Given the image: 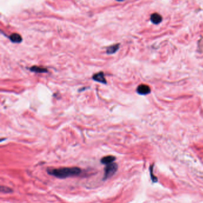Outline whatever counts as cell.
Here are the masks:
<instances>
[{"mask_svg":"<svg viewBox=\"0 0 203 203\" xmlns=\"http://www.w3.org/2000/svg\"><path fill=\"white\" fill-rule=\"evenodd\" d=\"M82 170L77 167H60L57 169H48L47 173L50 175L53 176L59 179H65L69 177L78 176L80 174Z\"/></svg>","mask_w":203,"mask_h":203,"instance_id":"obj_1","label":"cell"},{"mask_svg":"<svg viewBox=\"0 0 203 203\" xmlns=\"http://www.w3.org/2000/svg\"><path fill=\"white\" fill-rule=\"evenodd\" d=\"M118 169V166L116 163H113L107 165H105V167L104 168V173L103 176V181H105L108 179L112 176L114 175L115 173L117 172Z\"/></svg>","mask_w":203,"mask_h":203,"instance_id":"obj_2","label":"cell"},{"mask_svg":"<svg viewBox=\"0 0 203 203\" xmlns=\"http://www.w3.org/2000/svg\"><path fill=\"white\" fill-rule=\"evenodd\" d=\"M136 91L140 95H147L150 93L151 89L148 85L142 84L137 88Z\"/></svg>","mask_w":203,"mask_h":203,"instance_id":"obj_3","label":"cell"},{"mask_svg":"<svg viewBox=\"0 0 203 203\" xmlns=\"http://www.w3.org/2000/svg\"><path fill=\"white\" fill-rule=\"evenodd\" d=\"M92 79L95 80L96 81V82H98L104 84H107V80L105 79V76L104 73L103 71H100L97 73V74H95L93 76H92Z\"/></svg>","mask_w":203,"mask_h":203,"instance_id":"obj_4","label":"cell"},{"mask_svg":"<svg viewBox=\"0 0 203 203\" xmlns=\"http://www.w3.org/2000/svg\"><path fill=\"white\" fill-rule=\"evenodd\" d=\"M116 160V157L113 156H107L103 157L101 160V163L103 165H107L111 163H114V161Z\"/></svg>","mask_w":203,"mask_h":203,"instance_id":"obj_5","label":"cell"},{"mask_svg":"<svg viewBox=\"0 0 203 203\" xmlns=\"http://www.w3.org/2000/svg\"><path fill=\"white\" fill-rule=\"evenodd\" d=\"M150 20L152 23L155 24V25H158L162 21V17L158 13H153L151 16Z\"/></svg>","mask_w":203,"mask_h":203,"instance_id":"obj_6","label":"cell"},{"mask_svg":"<svg viewBox=\"0 0 203 203\" xmlns=\"http://www.w3.org/2000/svg\"><path fill=\"white\" fill-rule=\"evenodd\" d=\"M10 39L14 43H20L22 41V38L20 35L14 33L10 36Z\"/></svg>","mask_w":203,"mask_h":203,"instance_id":"obj_7","label":"cell"},{"mask_svg":"<svg viewBox=\"0 0 203 203\" xmlns=\"http://www.w3.org/2000/svg\"><path fill=\"white\" fill-rule=\"evenodd\" d=\"M119 46H120V44H117L113 45H111V46L108 47V48L107 49V51H106L107 53L108 54H112L115 53L119 50Z\"/></svg>","mask_w":203,"mask_h":203,"instance_id":"obj_8","label":"cell"},{"mask_svg":"<svg viewBox=\"0 0 203 203\" xmlns=\"http://www.w3.org/2000/svg\"><path fill=\"white\" fill-rule=\"evenodd\" d=\"M30 70L32 71L39 73V74H42V73L48 72V70L47 69L44 68V67H38V66H32V67L30 68Z\"/></svg>","mask_w":203,"mask_h":203,"instance_id":"obj_9","label":"cell"},{"mask_svg":"<svg viewBox=\"0 0 203 203\" xmlns=\"http://www.w3.org/2000/svg\"><path fill=\"white\" fill-rule=\"evenodd\" d=\"M153 167H154V165H151V166L150 167V177H151V181H152V182L156 183V182H157L158 179H157V177L156 176H154V175H153Z\"/></svg>","mask_w":203,"mask_h":203,"instance_id":"obj_10","label":"cell"},{"mask_svg":"<svg viewBox=\"0 0 203 203\" xmlns=\"http://www.w3.org/2000/svg\"><path fill=\"white\" fill-rule=\"evenodd\" d=\"M1 191L2 192H4V193H9V192H10L11 191H12V190L10 188L5 187V186H2L1 187Z\"/></svg>","mask_w":203,"mask_h":203,"instance_id":"obj_11","label":"cell"}]
</instances>
